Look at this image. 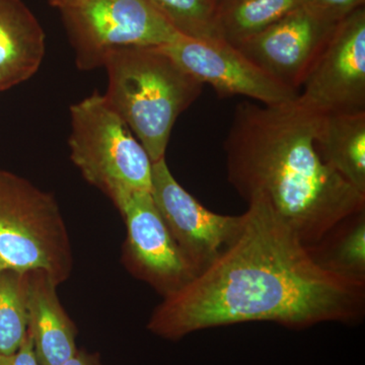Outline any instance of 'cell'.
<instances>
[{"instance_id": "12", "label": "cell", "mask_w": 365, "mask_h": 365, "mask_svg": "<svg viewBox=\"0 0 365 365\" xmlns=\"http://www.w3.org/2000/svg\"><path fill=\"white\" fill-rule=\"evenodd\" d=\"M47 273H26L28 333L39 365H62L78 351L76 327L57 297Z\"/></svg>"}, {"instance_id": "10", "label": "cell", "mask_w": 365, "mask_h": 365, "mask_svg": "<svg viewBox=\"0 0 365 365\" xmlns=\"http://www.w3.org/2000/svg\"><path fill=\"white\" fill-rule=\"evenodd\" d=\"M160 48L199 83L212 86L220 98L244 96L262 105L277 106L299 97V91L281 83L225 41L179 35Z\"/></svg>"}, {"instance_id": "20", "label": "cell", "mask_w": 365, "mask_h": 365, "mask_svg": "<svg viewBox=\"0 0 365 365\" xmlns=\"http://www.w3.org/2000/svg\"><path fill=\"white\" fill-rule=\"evenodd\" d=\"M9 365H39L34 352L32 338L29 333L18 351L9 357Z\"/></svg>"}, {"instance_id": "4", "label": "cell", "mask_w": 365, "mask_h": 365, "mask_svg": "<svg viewBox=\"0 0 365 365\" xmlns=\"http://www.w3.org/2000/svg\"><path fill=\"white\" fill-rule=\"evenodd\" d=\"M72 267L71 239L56 199L0 170V272L40 270L59 287Z\"/></svg>"}, {"instance_id": "11", "label": "cell", "mask_w": 365, "mask_h": 365, "mask_svg": "<svg viewBox=\"0 0 365 365\" xmlns=\"http://www.w3.org/2000/svg\"><path fill=\"white\" fill-rule=\"evenodd\" d=\"M339 21L300 6L235 48L274 78L299 93Z\"/></svg>"}, {"instance_id": "17", "label": "cell", "mask_w": 365, "mask_h": 365, "mask_svg": "<svg viewBox=\"0 0 365 365\" xmlns=\"http://www.w3.org/2000/svg\"><path fill=\"white\" fill-rule=\"evenodd\" d=\"M28 334L26 273L0 272V354L13 356Z\"/></svg>"}, {"instance_id": "22", "label": "cell", "mask_w": 365, "mask_h": 365, "mask_svg": "<svg viewBox=\"0 0 365 365\" xmlns=\"http://www.w3.org/2000/svg\"><path fill=\"white\" fill-rule=\"evenodd\" d=\"M83 1H85V0H49L50 4L58 9L60 11L78 6Z\"/></svg>"}, {"instance_id": "7", "label": "cell", "mask_w": 365, "mask_h": 365, "mask_svg": "<svg viewBox=\"0 0 365 365\" xmlns=\"http://www.w3.org/2000/svg\"><path fill=\"white\" fill-rule=\"evenodd\" d=\"M112 201L126 225L123 260L131 274L163 297L198 275L170 235L150 191L129 190Z\"/></svg>"}, {"instance_id": "5", "label": "cell", "mask_w": 365, "mask_h": 365, "mask_svg": "<svg viewBox=\"0 0 365 365\" xmlns=\"http://www.w3.org/2000/svg\"><path fill=\"white\" fill-rule=\"evenodd\" d=\"M72 163L111 200L129 190L150 191L153 162L128 125L93 93L71 107Z\"/></svg>"}, {"instance_id": "19", "label": "cell", "mask_w": 365, "mask_h": 365, "mask_svg": "<svg viewBox=\"0 0 365 365\" xmlns=\"http://www.w3.org/2000/svg\"><path fill=\"white\" fill-rule=\"evenodd\" d=\"M304 6L335 21H341L355 9L364 6V0H304Z\"/></svg>"}, {"instance_id": "9", "label": "cell", "mask_w": 365, "mask_h": 365, "mask_svg": "<svg viewBox=\"0 0 365 365\" xmlns=\"http://www.w3.org/2000/svg\"><path fill=\"white\" fill-rule=\"evenodd\" d=\"M150 193L170 235L198 274L241 234L245 215H217L204 207L175 179L165 158L153 165Z\"/></svg>"}, {"instance_id": "23", "label": "cell", "mask_w": 365, "mask_h": 365, "mask_svg": "<svg viewBox=\"0 0 365 365\" xmlns=\"http://www.w3.org/2000/svg\"><path fill=\"white\" fill-rule=\"evenodd\" d=\"M9 357L0 354V365H9Z\"/></svg>"}, {"instance_id": "8", "label": "cell", "mask_w": 365, "mask_h": 365, "mask_svg": "<svg viewBox=\"0 0 365 365\" xmlns=\"http://www.w3.org/2000/svg\"><path fill=\"white\" fill-rule=\"evenodd\" d=\"M297 102L319 115L365 112V9L336 26L307 74Z\"/></svg>"}, {"instance_id": "6", "label": "cell", "mask_w": 365, "mask_h": 365, "mask_svg": "<svg viewBox=\"0 0 365 365\" xmlns=\"http://www.w3.org/2000/svg\"><path fill=\"white\" fill-rule=\"evenodd\" d=\"M61 14L81 71L104 66L115 50L163 47L181 35L150 0H85Z\"/></svg>"}, {"instance_id": "15", "label": "cell", "mask_w": 365, "mask_h": 365, "mask_svg": "<svg viewBox=\"0 0 365 365\" xmlns=\"http://www.w3.org/2000/svg\"><path fill=\"white\" fill-rule=\"evenodd\" d=\"M307 249L327 272L365 284V210L341 220Z\"/></svg>"}, {"instance_id": "1", "label": "cell", "mask_w": 365, "mask_h": 365, "mask_svg": "<svg viewBox=\"0 0 365 365\" xmlns=\"http://www.w3.org/2000/svg\"><path fill=\"white\" fill-rule=\"evenodd\" d=\"M241 234L208 268L163 300L150 332L177 341L217 327L271 322L292 329L355 325L365 284L319 267L297 235L267 209L248 206Z\"/></svg>"}, {"instance_id": "14", "label": "cell", "mask_w": 365, "mask_h": 365, "mask_svg": "<svg viewBox=\"0 0 365 365\" xmlns=\"http://www.w3.org/2000/svg\"><path fill=\"white\" fill-rule=\"evenodd\" d=\"M317 146L323 160L365 195V112L322 115Z\"/></svg>"}, {"instance_id": "3", "label": "cell", "mask_w": 365, "mask_h": 365, "mask_svg": "<svg viewBox=\"0 0 365 365\" xmlns=\"http://www.w3.org/2000/svg\"><path fill=\"white\" fill-rule=\"evenodd\" d=\"M104 97L148 151L165 158L178 117L201 95L203 85L160 47H129L108 55Z\"/></svg>"}, {"instance_id": "16", "label": "cell", "mask_w": 365, "mask_h": 365, "mask_svg": "<svg viewBox=\"0 0 365 365\" xmlns=\"http://www.w3.org/2000/svg\"><path fill=\"white\" fill-rule=\"evenodd\" d=\"M300 6L304 0H218V37L237 47Z\"/></svg>"}, {"instance_id": "18", "label": "cell", "mask_w": 365, "mask_h": 365, "mask_svg": "<svg viewBox=\"0 0 365 365\" xmlns=\"http://www.w3.org/2000/svg\"><path fill=\"white\" fill-rule=\"evenodd\" d=\"M170 25L186 37L220 39L216 30L218 0H150Z\"/></svg>"}, {"instance_id": "13", "label": "cell", "mask_w": 365, "mask_h": 365, "mask_svg": "<svg viewBox=\"0 0 365 365\" xmlns=\"http://www.w3.org/2000/svg\"><path fill=\"white\" fill-rule=\"evenodd\" d=\"M44 30L23 0H0V91L29 81L45 56Z\"/></svg>"}, {"instance_id": "21", "label": "cell", "mask_w": 365, "mask_h": 365, "mask_svg": "<svg viewBox=\"0 0 365 365\" xmlns=\"http://www.w3.org/2000/svg\"><path fill=\"white\" fill-rule=\"evenodd\" d=\"M62 365H102L97 354H91L86 350L78 349L76 354Z\"/></svg>"}, {"instance_id": "2", "label": "cell", "mask_w": 365, "mask_h": 365, "mask_svg": "<svg viewBox=\"0 0 365 365\" xmlns=\"http://www.w3.org/2000/svg\"><path fill=\"white\" fill-rule=\"evenodd\" d=\"M321 117L297 101L241 103L225 141L227 180L237 194L248 206L267 209L306 246L365 210V195L319 153Z\"/></svg>"}]
</instances>
